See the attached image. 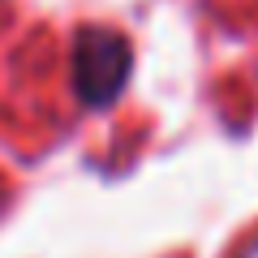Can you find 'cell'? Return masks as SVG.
<instances>
[{"label": "cell", "mask_w": 258, "mask_h": 258, "mask_svg": "<svg viewBox=\"0 0 258 258\" xmlns=\"http://www.w3.org/2000/svg\"><path fill=\"white\" fill-rule=\"evenodd\" d=\"M134 64V47L108 26H86L74 39V91L86 108H103L116 99Z\"/></svg>", "instance_id": "1"}]
</instances>
